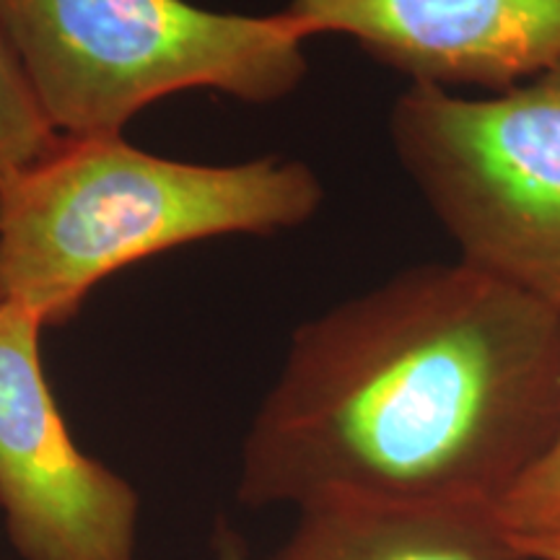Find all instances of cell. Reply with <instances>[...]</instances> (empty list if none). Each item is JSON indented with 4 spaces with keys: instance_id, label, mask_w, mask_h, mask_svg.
<instances>
[{
    "instance_id": "1",
    "label": "cell",
    "mask_w": 560,
    "mask_h": 560,
    "mask_svg": "<svg viewBox=\"0 0 560 560\" xmlns=\"http://www.w3.org/2000/svg\"><path fill=\"white\" fill-rule=\"evenodd\" d=\"M558 425L560 301L425 262L293 330L236 501L495 509Z\"/></svg>"
},
{
    "instance_id": "12",
    "label": "cell",
    "mask_w": 560,
    "mask_h": 560,
    "mask_svg": "<svg viewBox=\"0 0 560 560\" xmlns=\"http://www.w3.org/2000/svg\"><path fill=\"white\" fill-rule=\"evenodd\" d=\"M0 301H3V299H0Z\"/></svg>"
},
{
    "instance_id": "8",
    "label": "cell",
    "mask_w": 560,
    "mask_h": 560,
    "mask_svg": "<svg viewBox=\"0 0 560 560\" xmlns=\"http://www.w3.org/2000/svg\"><path fill=\"white\" fill-rule=\"evenodd\" d=\"M58 136L16 52L0 32V179L39 159Z\"/></svg>"
},
{
    "instance_id": "10",
    "label": "cell",
    "mask_w": 560,
    "mask_h": 560,
    "mask_svg": "<svg viewBox=\"0 0 560 560\" xmlns=\"http://www.w3.org/2000/svg\"><path fill=\"white\" fill-rule=\"evenodd\" d=\"M213 552L215 560H249V548L244 542V537L223 520L215 524Z\"/></svg>"
},
{
    "instance_id": "2",
    "label": "cell",
    "mask_w": 560,
    "mask_h": 560,
    "mask_svg": "<svg viewBox=\"0 0 560 560\" xmlns=\"http://www.w3.org/2000/svg\"><path fill=\"white\" fill-rule=\"evenodd\" d=\"M322 200L296 159L192 164L125 136H58L0 179V299L62 327L112 272L215 236L296 229Z\"/></svg>"
},
{
    "instance_id": "11",
    "label": "cell",
    "mask_w": 560,
    "mask_h": 560,
    "mask_svg": "<svg viewBox=\"0 0 560 560\" xmlns=\"http://www.w3.org/2000/svg\"><path fill=\"white\" fill-rule=\"evenodd\" d=\"M520 548L535 560H560V540L556 542H532Z\"/></svg>"
},
{
    "instance_id": "9",
    "label": "cell",
    "mask_w": 560,
    "mask_h": 560,
    "mask_svg": "<svg viewBox=\"0 0 560 560\" xmlns=\"http://www.w3.org/2000/svg\"><path fill=\"white\" fill-rule=\"evenodd\" d=\"M493 511L516 545L560 540V425L540 459Z\"/></svg>"
},
{
    "instance_id": "4",
    "label": "cell",
    "mask_w": 560,
    "mask_h": 560,
    "mask_svg": "<svg viewBox=\"0 0 560 560\" xmlns=\"http://www.w3.org/2000/svg\"><path fill=\"white\" fill-rule=\"evenodd\" d=\"M389 136L459 260L560 301V60L488 96L410 83Z\"/></svg>"
},
{
    "instance_id": "6",
    "label": "cell",
    "mask_w": 560,
    "mask_h": 560,
    "mask_svg": "<svg viewBox=\"0 0 560 560\" xmlns=\"http://www.w3.org/2000/svg\"><path fill=\"white\" fill-rule=\"evenodd\" d=\"M306 39L348 37L416 86L493 94L560 60V0H289Z\"/></svg>"
},
{
    "instance_id": "3",
    "label": "cell",
    "mask_w": 560,
    "mask_h": 560,
    "mask_svg": "<svg viewBox=\"0 0 560 560\" xmlns=\"http://www.w3.org/2000/svg\"><path fill=\"white\" fill-rule=\"evenodd\" d=\"M0 32L60 136H122L140 109L182 91L280 102L310 73V39L285 11H213L190 0H0Z\"/></svg>"
},
{
    "instance_id": "5",
    "label": "cell",
    "mask_w": 560,
    "mask_h": 560,
    "mask_svg": "<svg viewBox=\"0 0 560 560\" xmlns=\"http://www.w3.org/2000/svg\"><path fill=\"white\" fill-rule=\"evenodd\" d=\"M45 322L0 301V514L21 560H136L140 493L75 446L42 363Z\"/></svg>"
},
{
    "instance_id": "7",
    "label": "cell",
    "mask_w": 560,
    "mask_h": 560,
    "mask_svg": "<svg viewBox=\"0 0 560 560\" xmlns=\"http://www.w3.org/2000/svg\"><path fill=\"white\" fill-rule=\"evenodd\" d=\"M265 560H535L482 506L325 503Z\"/></svg>"
}]
</instances>
